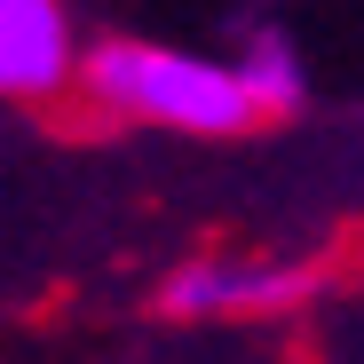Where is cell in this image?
<instances>
[{
	"label": "cell",
	"mask_w": 364,
	"mask_h": 364,
	"mask_svg": "<svg viewBox=\"0 0 364 364\" xmlns=\"http://www.w3.org/2000/svg\"><path fill=\"white\" fill-rule=\"evenodd\" d=\"M72 87L119 127H159V135H246L254 127V103L222 55L182 48V40H151V32L87 40Z\"/></svg>",
	"instance_id": "6da1fadb"
},
{
	"label": "cell",
	"mask_w": 364,
	"mask_h": 364,
	"mask_svg": "<svg viewBox=\"0 0 364 364\" xmlns=\"http://www.w3.org/2000/svg\"><path fill=\"white\" fill-rule=\"evenodd\" d=\"M317 293L309 262H269V254H191L159 277V309L182 325L214 317H285Z\"/></svg>",
	"instance_id": "7a4b0ae2"
},
{
	"label": "cell",
	"mask_w": 364,
	"mask_h": 364,
	"mask_svg": "<svg viewBox=\"0 0 364 364\" xmlns=\"http://www.w3.org/2000/svg\"><path fill=\"white\" fill-rule=\"evenodd\" d=\"M87 32L55 0H0V95L9 103H48L80 80Z\"/></svg>",
	"instance_id": "3957f363"
},
{
	"label": "cell",
	"mask_w": 364,
	"mask_h": 364,
	"mask_svg": "<svg viewBox=\"0 0 364 364\" xmlns=\"http://www.w3.org/2000/svg\"><path fill=\"white\" fill-rule=\"evenodd\" d=\"M222 64L237 72V87H246L254 119H293L301 103H309V64H301V48H293L285 24H246Z\"/></svg>",
	"instance_id": "277c9868"
}]
</instances>
